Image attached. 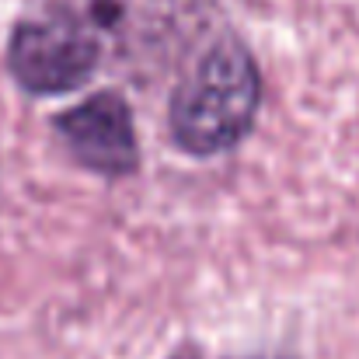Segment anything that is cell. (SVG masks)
Wrapping results in <instances>:
<instances>
[{
    "instance_id": "obj_2",
    "label": "cell",
    "mask_w": 359,
    "mask_h": 359,
    "mask_svg": "<svg viewBox=\"0 0 359 359\" xmlns=\"http://www.w3.org/2000/svg\"><path fill=\"white\" fill-rule=\"evenodd\" d=\"M102 60L105 49L98 35L63 0H46L42 11L25 14L7 42V70L14 84L35 98L70 95L84 88Z\"/></svg>"
},
{
    "instance_id": "obj_3",
    "label": "cell",
    "mask_w": 359,
    "mask_h": 359,
    "mask_svg": "<svg viewBox=\"0 0 359 359\" xmlns=\"http://www.w3.org/2000/svg\"><path fill=\"white\" fill-rule=\"evenodd\" d=\"M98 35L105 60H178L217 18V0H63Z\"/></svg>"
},
{
    "instance_id": "obj_1",
    "label": "cell",
    "mask_w": 359,
    "mask_h": 359,
    "mask_svg": "<svg viewBox=\"0 0 359 359\" xmlns=\"http://www.w3.org/2000/svg\"><path fill=\"white\" fill-rule=\"evenodd\" d=\"M258 109L262 74L251 49L238 35H220L171 91V143L189 157H220L251 136Z\"/></svg>"
},
{
    "instance_id": "obj_5",
    "label": "cell",
    "mask_w": 359,
    "mask_h": 359,
    "mask_svg": "<svg viewBox=\"0 0 359 359\" xmlns=\"http://www.w3.org/2000/svg\"><path fill=\"white\" fill-rule=\"evenodd\" d=\"M244 359H290V356H244Z\"/></svg>"
},
{
    "instance_id": "obj_4",
    "label": "cell",
    "mask_w": 359,
    "mask_h": 359,
    "mask_svg": "<svg viewBox=\"0 0 359 359\" xmlns=\"http://www.w3.org/2000/svg\"><path fill=\"white\" fill-rule=\"evenodd\" d=\"M53 126L70 157L102 178H126L140 168L133 109L119 91H95L88 102L63 109Z\"/></svg>"
}]
</instances>
